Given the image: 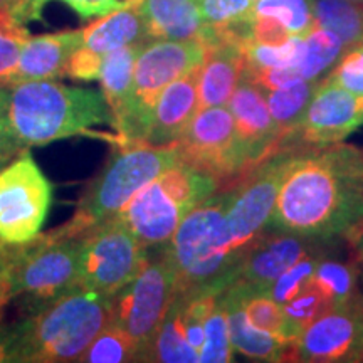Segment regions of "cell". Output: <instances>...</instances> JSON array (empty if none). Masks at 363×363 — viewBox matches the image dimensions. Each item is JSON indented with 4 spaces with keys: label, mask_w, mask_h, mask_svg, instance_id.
I'll return each mask as SVG.
<instances>
[{
    "label": "cell",
    "mask_w": 363,
    "mask_h": 363,
    "mask_svg": "<svg viewBox=\"0 0 363 363\" xmlns=\"http://www.w3.org/2000/svg\"><path fill=\"white\" fill-rule=\"evenodd\" d=\"M363 229V152L345 145L291 152L286 158L267 230L311 239Z\"/></svg>",
    "instance_id": "6da1fadb"
},
{
    "label": "cell",
    "mask_w": 363,
    "mask_h": 363,
    "mask_svg": "<svg viewBox=\"0 0 363 363\" xmlns=\"http://www.w3.org/2000/svg\"><path fill=\"white\" fill-rule=\"evenodd\" d=\"M229 201L230 189L212 194L169 239L163 254L175 274V296H212L239 279L242 256L235 252L227 227Z\"/></svg>",
    "instance_id": "7a4b0ae2"
},
{
    "label": "cell",
    "mask_w": 363,
    "mask_h": 363,
    "mask_svg": "<svg viewBox=\"0 0 363 363\" xmlns=\"http://www.w3.org/2000/svg\"><path fill=\"white\" fill-rule=\"evenodd\" d=\"M9 88L11 126L24 148L71 136H94L93 126H113V113L99 91L71 88L54 79L26 81Z\"/></svg>",
    "instance_id": "3957f363"
},
{
    "label": "cell",
    "mask_w": 363,
    "mask_h": 363,
    "mask_svg": "<svg viewBox=\"0 0 363 363\" xmlns=\"http://www.w3.org/2000/svg\"><path fill=\"white\" fill-rule=\"evenodd\" d=\"M113 298L76 288L33 316L17 330V362H78L88 345L110 323Z\"/></svg>",
    "instance_id": "277c9868"
},
{
    "label": "cell",
    "mask_w": 363,
    "mask_h": 363,
    "mask_svg": "<svg viewBox=\"0 0 363 363\" xmlns=\"http://www.w3.org/2000/svg\"><path fill=\"white\" fill-rule=\"evenodd\" d=\"M180 162L177 143L167 147L118 145L101 174L91 182L72 219L54 230L65 238H81L115 219L138 190Z\"/></svg>",
    "instance_id": "5b68a950"
},
{
    "label": "cell",
    "mask_w": 363,
    "mask_h": 363,
    "mask_svg": "<svg viewBox=\"0 0 363 363\" xmlns=\"http://www.w3.org/2000/svg\"><path fill=\"white\" fill-rule=\"evenodd\" d=\"M214 177L180 162L138 190L115 219L145 247L169 242L182 220L216 194Z\"/></svg>",
    "instance_id": "8992f818"
},
{
    "label": "cell",
    "mask_w": 363,
    "mask_h": 363,
    "mask_svg": "<svg viewBox=\"0 0 363 363\" xmlns=\"http://www.w3.org/2000/svg\"><path fill=\"white\" fill-rule=\"evenodd\" d=\"M79 286L81 238H65L51 230L26 244H12L6 291L9 299L22 298L26 316Z\"/></svg>",
    "instance_id": "52a82bcc"
},
{
    "label": "cell",
    "mask_w": 363,
    "mask_h": 363,
    "mask_svg": "<svg viewBox=\"0 0 363 363\" xmlns=\"http://www.w3.org/2000/svg\"><path fill=\"white\" fill-rule=\"evenodd\" d=\"M207 45L202 40L152 39L140 49L133 74L130 111L118 126L116 145H145L157 98L170 83L203 65Z\"/></svg>",
    "instance_id": "ba28073f"
},
{
    "label": "cell",
    "mask_w": 363,
    "mask_h": 363,
    "mask_svg": "<svg viewBox=\"0 0 363 363\" xmlns=\"http://www.w3.org/2000/svg\"><path fill=\"white\" fill-rule=\"evenodd\" d=\"M175 299V274L169 259L148 262L140 274L113 296L110 325L125 331L133 340L140 362L148 360L163 318Z\"/></svg>",
    "instance_id": "9c48e42d"
},
{
    "label": "cell",
    "mask_w": 363,
    "mask_h": 363,
    "mask_svg": "<svg viewBox=\"0 0 363 363\" xmlns=\"http://www.w3.org/2000/svg\"><path fill=\"white\" fill-rule=\"evenodd\" d=\"M51 203V182L26 148L0 170V240L26 244L38 238Z\"/></svg>",
    "instance_id": "30bf717a"
},
{
    "label": "cell",
    "mask_w": 363,
    "mask_h": 363,
    "mask_svg": "<svg viewBox=\"0 0 363 363\" xmlns=\"http://www.w3.org/2000/svg\"><path fill=\"white\" fill-rule=\"evenodd\" d=\"M148 257L145 246L118 219L81 235V288L116 296L126 288Z\"/></svg>",
    "instance_id": "8fae6325"
},
{
    "label": "cell",
    "mask_w": 363,
    "mask_h": 363,
    "mask_svg": "<svg viewBox=\"0 0 363 363\" xmlns=\"http://www.w3.org/2000/svg\"><path fill=\"white\" fill-rule=\"evenodd\" d=\"M177 147L182 162L212 175L219 184L251 172L234 116L225 106L202 108L195 113Z\"/></svg>",
    "instance_id": "7c38bea8"
},
{
    "label": "cell",
    "mask_w": 363,
    "mask_h": 363,
    "mask_svg": "<svg viewBox=\"0 0 363 363\" xmlns=\"http://www.w3.org/2000/svg\"><path fill=\"white\" fill-rule=\"evenodd\" d=\"M289 150L278 152L240 177L230 189L225 220L235 252L244 259L251 246L267 230Z\"/></svg>",
    "instance_id": "4fadbf2b"
},
{
    "label": "cell",
    "mask_w": 363,
    "mask_h": 363,
    "mask_svg": "<svg viewBox=\"0 0 363 363\" xmlns=\"http://www.w3.org/2000/svg\"><path fill=\"white\" fill-rule=\"evenodd\" d=\"M362 111L363 98L325 78L318 83L301 125L283 150L306 152L337 145L362 125Z\"/></svg>",
    "instance_id": "5bb4252c"
},
{
    "label": "cell",
    "mask_w": 363,
    "mask_h": 363,
    "mask_svg": "<svg viewBox=\"0 0 363 363\" xmlns=\"http://www.w3.org/2000/svg\"><path fill=\"white\" fill-rule=\"evenodd\" d=\"M296 362H363V298L313 321L296 342Z\"/></svg>",
    "instance_id": "9a60e30c"
},
{
    "label": "cell",
    "mask_w": 363,
    "mask_h": 363,
    "mask_svg": "<svg viewBox=\"0 0 363 363\" xmlns=\"http://www.w3.org/2000/svg\"><path fill=\"white\" fill-rule=\"evenodd\" d=\"M239 140L246 150L251 170L278 153L279 131L267 106L266 93L251 81L240 78L229 99Z\"/></svg>",
    "instance_id": "2e32d148"
},
{
    "label": "cell",
    "mask_w": 363,
    "mask_h": 363,
    "mask_svg": "<svg viewBox=\"0 0 363 363\" xmlns=\"http://www.w3.org/2000/svg\"><path fill=\"white\" fill-rule=\"evenodd\" d=\"M274 233L267 234L266 230L252 244L244 256L239 276V281L266 293L286 269L313 251L311 238L286 233V230H274Z\"/></svg>",
    "instance_id": "e0dca14e"
},
{
    "label": "cell",
    "mask_w": 363,
    "mask_h": 363,
    "mask_svg": "<svg viewBox=\"0 0 363 363\" xmlns=\"http://www.w3.org/2000/svg\"><path fill=\"white\" fill-rule=\"evenodd\" d=\"M199 69L182 76L162 91L153 106L145 145L167 147L180 140L199 111Z\"/></svg>",
    "instance_id": "ac0fdd59"
},
{
    "label": "cell",
    "mask_w": 363,
    "mask_h": 363,
    "mask_svg": "<svg viewBox=\"0 0 363 363\" xmlns=\"http://www.w3.org/2000/svg\"><path fill=\"white\" fill-rule=\"evenodd\" d=\"M83 44V29L29 38L22 45L19 62L4 86L66 76L67 62Z\"/></svg>",
    "instance_id": "d6986e66"
},
{
    "label": "cell",
    "mask_w": 363,
    "mask_h": 363,
    "mask_svg": "<svg viewBox=\"0 0 363 363\" xmlns=\"http://www.w3.org/2000/svg\"><path fill=\"white\" fill-rule=\"evenodd\" d=\"M219 299L225 311L234 352L257 362H296V343L279 340L249 321L234 283L219 293Z\"/></svg>",
    "instance_id": "ffe728a7"
},
{
    "label": "cell",
    "mask_w": 363,
    "mask_h": 363,
    "mask_svg": "<svg viewBox=\"0 0 363 363\" xmlns=\"http://www.w3.org/2000/svg\"><path fill=\"white\" fill-rule=\"evenodd\" d=\"M242 44L230 39H217L207 44V54L199 71V110L225 106L238 88L244 69Z\"/></svg>",
    "instance_id": "44dd1931"
},
{
    "label": "cell",
    "mask_w": 363,
    "mask_h": 363,
    "mask_svg": "<svg viewBox=\"0 0 363 363\" xmlns=\"http://www.w3.org/2000/svg\"><path fill=\"white\" fill-rule=\"evenodd\" d=\"M150 39L202 40L206 22L199 0H136Z\"/></svg>",
    "instance_id": "7402d4cb"
},
{
    "label": "cell",
    "mask_w": 363,
    "mask_h": 363,
    "mask_svg": "<svg viewBox=\"0 0 363 363\" xmlns=\"http://www.w3.org/2000/svg\"><path fill=\"white\" fill-rule=\"evenodd\" d=\"M150 39L143 16L136 0H125V6L108 13L83 29L86 51L103 57L104 54L133 44H147Z\"/></svg>",
    "instance_id": "603a6c76"
},
{
    "label": "cell",
    "mask_w": 363,
    "mask_h": 363,
    "mask_svg": "<svg viewBox=\"0 0 363 363\" xmlns=\"http://www.w3.org/2000/svg\"><path fill=\"white\" fill-rule=\"evenodd\" d=\"M145 44L125 45L104 54L99 81L104 99L113 113V126L118 128L128 115L133 96V74L136 57Z\"/></svg>",
    "instance_id": "cb8c5ba5"
},
{
    "label": "cell",
    "mask_w": 363,
    "mask_h": 363,
    "mask_svg": "<svg viewBox=\"0 0 363 363\" xmlns=\"http://www.w3.org/2000/svg\"><path fill=\"white\" fill-rule=\"evenodd\" d=\"M316 86L318 83L315 81L296 78L291 83L266 93L267 106L279 131L278 152H283L284 145L291 140V136L301 125Z\"/></svg>",
    "instance_id": "d4e9b609"
},
{
    "label": "cell",
    "mask_w": 363,
    "mask_h": 363,
    "mask_svg": "<svg viewBox=\"0 0 363 363\" xmlns=\"http://www.w3.org/2000/svg\"><path fill=\"white\" fill-rule=\"evenodd\" d=\"M147 362L197 363L199 352L190 347L184 325V298L175 296L163 318Z\"/></svg>",
    "instance_id": "484cf974"
},
{
    "label": "cell",
    "mask_w": 363,
    "mask_h": 363,
    "mask_svg": "<svg viewBox=\"0 0 363 363\" xmlns=\"http://www.w3.org/2000/svg\"><path fill=\"white\" fill-rule=\"evenodd\" d=\"M316 26L337 34L345 48L363 43V4L353 0H315Z\"/></svg>",
    "instance_id": "4316f807"
},
{
    "label": "cell",
    "mask_w": 363,
    "mask_h": 363,
    "mask_svg": "<svg viewBox=\"0 0 363 363\" xmlns=\"http://www.w3.org/2000/svg\"><path fill=\"white\" fill-rule=\"evenodd\" d=\"M347 51L342 39L323 27L315 26L310 34L305 35V49L303 57L296 67L298 74L306 81L318 83L321 74H325L331 66Z\"/></svg>",
    "instance_id": "83f0119b"
},
{
    "label": "cell",
    "mask_w": 363,
    "mask_h": 363,
    "mask_svg": "<svg viewBox=\"0 0 363 363\" xmlns=\"http://www.w3.org/2000/svg\"><path fill=\"white\" fill-rule=\"evenodd\" d=\"M279 22L291 35L305 38L316 26L315 0H256L251 13Z\"/></svg>",
    "instance_id": "f1b7e54d"
},
{
    "label": "cell",
    "mask_w": 363,
    "mask_h": 363,
    "mask_svg": "<svg viewBox=\"0 0 363 363\" xmlns=\"http://www.w3.org/2000/svg\"><path fill=\"white\" fill-rule=\"evenodd\" d=\"M357 278L358 267L355 262L320 259L311 281L330 299L335 310L348 305L357 296Z\"/></svg>",
    "instance_id": "f546056e"
},
{
    "label": "cell",
    "mask_w": 363,
    "mask_h": 363,
    "mask_svg": "<svg viewBox=\"0 0 363 363\" xmlns=\"http://www.w3.org/2000/svg\"><path fill=\"white\" fill-rule=\"evenodd\" d=\"M331 310H333V306H331L330 299L311 281L298 296H294L291 301L283 305L286 340L291 343H296L299 337L303 335V331L313 321L326 315Z\"/></svg>",
    "instance_id": "4dcf8cb0"
},
{
    "label": "cell",
    "mask_w": 363,
    "mask_h": 363,
    "mask_svg": "<svg viewBox=\"0 0 363 363\" xmlns=\"http://www.w3.org/2000/svg\"><path fill=\"white\" fill-rule=\"evenodd\" d=\"M234 284L235 288H238L240 303H242V308L244 311H246L249 321H251L256 328L288 342V340H286L283 306L278 305V303L269 296V293L254 289L252 286L242 283V281L239 279L235 281Z\"/></svg>",
    "instance_id": "1f68e13d"
},
{
    "label": "cell",
    "mask_w": 363,
    "mask_h": 363,
    "mask_svg": "<svg viewBox=\"0 0 363 363\" xmlns=\"http://www.w3.org/2000/svg\"><path fill=\"white\" fill-rule=\"evenodd\" d=\"M81 363H126L140 362V353L125 331L108 323L81 353Z\"/></svg>",
    "instance_id": "d6a6232c"
},
{
    "label": "cell",
    "mask_w": 363,
    "mask_h": 363,
    "mask_svg": "<svg viewBox=\"0 0 363 363\" xmlns=\"http://www.w3.org/2000/svg\"><path fill=\"white\" fill-rule=\"evenodd\" d=\"M244 66L247 67H293L296 69L303 57L305 38L291 35L286 43L278 45L257 44L247 40L244 44Z\"/></svg>",
    "instance_id": "836d02e7"
},
{
    "label": "cell",
    "mask_w": 363,
    "mask_h": 363,
    "mask_svg": "<svg viewBox=\"0 0 363 363\" xmlns=\"http://www.w3.org/2000/svg\"><path fill=\"white\" fill-rule=\"evenodd\" d=\"M234 348L230 343L229 326H227L225 311L217 294L214 306L206 318V342H203L201 360L202 363H225L233 362Z\"/></svg>",
    "instance_id": "e575fe53"
},
{
    "label": "cell",
    "mask_w": 363,
    "mask_h": 363,
    "mask_svg": "<svg viewBox=\"0 0 363 363\" xmlns=\"http://www.w3.org/2000/svg\"><path fill=\"white\" fill-rule=\"evenodd\" d=\"M252 0H199L202 19L206 22V38L214 33L234 29L249 19Z\"/></svg>",
    "instance_id": "d590c367"
},
{
    "label": "cell",
    "mask_w": 363,
    "mask_h": 363,
    "mask_svg": "<svg viewBox=\"0 0 363 363\" xmlns=\"http://www.w3.org/2000/svg\"><path fill=\"white\" fill-rule=\"evenodd\" d=\"M29 30L9 12H0V86L6 84L9 76L19 62L22 45L29 39Z\"/></svg>",
    "instance_id": "8d00e7d4"
},
{
    "label": "cell",
    "mask_w": 363,
    "mask_h": 363,
    "mask_svg": "<svg viewBox=\"0 0 363 363\" xmlns=\"http://www.w3.org/2000/svg\"><path fill=\"white\" fill-rule=\"evenodd\" d=\"M318 257L313 254H306L305 257H301L298 262L286 269L278 279L272 283L269 288V296L274 299L278 305H286L288 301H291L294 296H298L308 284L311 283L313 274L318 266Z\"/></svg>",
    "instance_id": "74e56055"
},
{
    "label": "cell",
    "mask_w": 363,
    "mask_h": 363,
    "mask_svg": "<svg viewBox=\"0 0 363 363\" xmlns=\"http://www.w3.org/2000/svg\"><path fill=\"white\" fill-rule=\"evenodd\" d=\"M326 79L363 98V43L347 49Z\"/></svg>",
    "instance_id": "f35d334b"
},
{
    "label": "cell",
    "mask_w": 363,
    "mask_h": 363,
    "mask_svg": "<svg viewBox=\"0 0 363 363\" xmlns=\"http://www.w3.org/2000/svg\"><path fill=\"white\" fill-rule=\"evenodd\" d=\"M9 118V86H0V170L24 152Z\"/></svg>",
    "instance_id": "ab89813d"
},
{
    "label": "cell",
    "mask_w": 363,
    "mask_h": 363,
    "mask_svg": "<svg viewBox=\"0 0 363 363\" xmlns=\"http://www.w3.org/2000/svg\"><path fill=\"white\" fill-rule=\"evenodd\" d=\"M103 57L96 56V54L86 51L84 48L76 49L72 54L69 62L66 67V76L81 81H93L99 79V71H101Z\"/></svg>",
    "instance_id": "60d3db41"
},
{
    "label": "cell",
    "mask_w": 363,
    "mask_h": 363,
    "mask_svg": "<svg viewBox=\"0 0 363 363\" xmlns=\"http://www.w3.org/2000/svg\"><path fill=\"white\" fill-rule=\"evenodd\" d=\"M59 2L69 6L84 21L93 19V17H104L125 6L121 0H59Z\"/></svg>",
    "instance_id": "b9f144b4"
},
{
    "label": "cell",
    "mask_w": 363,
    "mask_h": 363,
    "mask_svg": "<svg viewBox=\"0 0 363 363\" xmlns=\"http://www.w3.org/2000/svg\"><path fill=\"white\" fill-rule=\"evenodd\" d=\"M17 362V330L13 325H0V363Z\"/></svg>",
    "instance_id": "7bdbcfd3"
},
{
    "label": "cell",
    "mask_w": 363,
    "mask_h": 363,
    "mask_svg": "<svg viewBox=\"0 0 363 363\" xmlns=\"http://www.w3.org/2000/svg\"><path fill=\"white\" fill-rule=\"evenodd\" d=\"M48 0H16V9L12 16L22 24H27L29 21L40 19V13Z\"/></svg>",
    "instance_id": "ee69618b"
},
{
    "label": "cell",
    "mask_w": 363,
    "mask_h": 363,
    "mask_svg": "<svg viewBox=\"0 0 363 363\" xmlns=\"http://www.w3.org/2000/svg\"><path fill=\"white\" fill-rule=\"evenodd\" d=\"M11 252H12V244L2 242V240H0V288L2 289H6V272H7L9 261H11Z\"/></svg>",
    "instance_id": "f6af8a7d"
},
{
    "label": "cell",
    "mask_w": 363,
    "mask_h": 363,
    "mask_svg": "<svg viewBox=\"0 0 363 363\" xmlns=\"http://www.w3.org/2000/svg\"><path fill=\"white\" fill-rule=\"evenodd\" d=\"M352 242H353V246H355L358 262H362V264H363V229H362V233L352 240Z\"/></svg>",
    "instance_id": "bcb514c9"
},
{
    "label": "cell",
    "mask_w": 363,
    "mask_h": 363,
    "mask_svg": "<svg viewBox=\"0 0 363 363\" xmlns=\"http://www.w3.org/2000/svg\"><path fill=\"white\" fill-rule=\"evenodd\" d=\"M16 9V0H0V12L12 13Z\"/></svg>",
    "instance_id": "7dc6e473"
},
{
    "label": "cell",
    "mask_w": 363,
    "mask_h": 363,
    "mask_svg": "<svg viewBox=\"0 0 363 363\" xmlns=\"http://www.w3.org/2000/svg\"><path fill=\"white\" fill-rule=\"evenodd\" d=\"M9 301H11V299H9L7 293H6V289L0 288V316H2V310H4V306H6Z\"/></svg>",
    "instance_id": "c3c4849f"
},
{
    "label": "cell",
    "mask_w": 363,
    "mask_h": 363,
    "mask_svg": "<svg viewBox=\"0 0 363 363\" xmlns=\"http://www.w3.org/2000/svg\"><path fill=\"white\" fill-rule=\"evenodd\" d=\"M353 2H362L363 4V0H353Z\"/></svg>",
    "instance_id": "681fc988"
},
{
    "label": "cell",
    "mask_w": 363,
    "mask_h": 363,
    "mask_svg": "<svg viewBox=\"0 0 363 363\" xmlns=\"http://www.w3.org/2000/svg\"><path fill=\"white\" fill-rule=\"evenodd\" d=\"M362 125H363V111H362Z\"/></svg>",
    "instance_id": "f907efd6"
},
{
    "label": "cell",
    "mask_w": 363,
    "mask_h": 363,
    "mask_svg": "<svg viewBox=\"0 0 363 363\" xmlns=\"http://www.w3.org/2000/svg\"><path fill=\"white\" fill-rule=\"evenodd\" d=\"M252 2H256V0H252Z\"/></svg>",
    "instance_id": "816d5d0a"
}]
</instances>
